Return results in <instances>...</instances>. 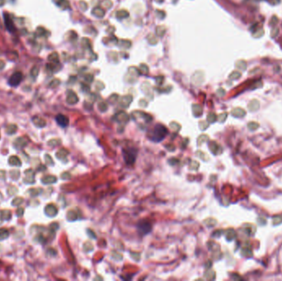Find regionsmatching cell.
<instances>
[{"label": "cell", "instance_id": "cell-4", "mask_svg": "<svg viewBox=\"0 0 282 281\" xmlns=\"http://www.w3.org/2000/svg\"><path fill=\"white\" fill-rule=\"evenodd\" d=\"M9 163H10V165H13V166H20L21 165L20 160H19V158L16 156H12L9 158Z\"/></svg>", "mask_w": 282, "mask_h": 281}, {"label": "cell", "instance_id": "cell-6", "mask_svg": "<svg viewBox=\"0 0 282 281\" xmlns=\"http://www.w3.org/2000/svg\"><path fill=\"white\" fill-rule=\"evenodd\" d=\"M92 13H95L94 15L98 16V17H103L104 11L101 8H95L92 11Z\"/></svg>", "mask_w": 282, "mask_h": 281}, {"label": "cell", "instance_id": "cell-1", "mask_svg": "<svg viewBox=\"0 0 282 281\" xmlns=\"http://www.w3.org/2000/svg\"><path fill=\"white\" fill-rule=\"evenodd\" d=\"M167 133V130L166 128L161 125H158L154 126L153 130L152 139L154 141H161L165 138L166 134Z\"/></svg>", "mask_w": 282, "mask_h": 281}, {"label": "cell", "instance_id": "cell-5", "mask_svg": "<svg viewBox=\"0 0 282 281\" xmlns=\"http://www.w3.org/2000/svg\"><path fill=\"white\" fill-rule=\"evenodd\" d=\"M9 237V231L6 229H0V240L5 239Z\"/></svg>", "mask_w": 282, "mask_h": 281}, {"label": "cell", "instance_id": "cell-7", "mask_svg": "<svg viewBox=\"0 0 282 281\" xmlns=\"http://www.w3.org/2000/svg\"><path fill=\"white\" fill-rule=\"evenodd\" d=\"M126 12H126V11H124V10H122V11H119V12H117V18H126V17H127L128 15H126V14L124 15V13H126Z\"/></svg>", "mask_w": 282, "mask_h": 281}, {"label": "cell", "instance_id": "cell-2", "mask_svg": "<svg viewBox=\"0 0 282 281\" xmlns=\"http://www.w3.org/2000/svg\"><path fill=\"white\" fill-rule=\"evenodd\" d=\"M21 79H22L21 73H16L15 74H13L11 77L10 80H9V83L11 84V85H13V86H16V85H17L20 83Z\"/></svg>", "mask_w": 282, "mask_h": 281}, {"label": "cell", "instance_id": "cell-3", "mask_svg": "<svg viewBox=\"0 0 282 281\" xmlns=\"http://www.w3.org/2000/svg\"><path fill=\"white\" fill-rule=\"evenodd\" d=\"M56 121L62 127H65L69 124V119L66 116H63V115H58L57 117H56Z\"/></svg>", "mask_w": 282, "mask_h": 281}]
</instances>
